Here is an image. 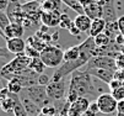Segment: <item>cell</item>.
<instances>
[{
	"instance_id": "obj_17",
	"label": "cell",
	"mask_w": 124,
	"mask_h": 116,
	"mask_svg": "<svg viewBox=\"0 0 124 116\" xmlns=\"http://www.w3.org/2000/svg\"><path fill=\"white\" fill-rule=\"evenodd\" d=\"M74 22L76 25V27L81 31V32H88L92 24V19H90L86 14H78V16L74 19Z\"/></svg>"
},
{
	"instance_id": "obj_5",
	"label": "cell",
	"mask_w": 124,
	"mask_h": 116,
	"mask_svg": "<svg viewBox=\"0 0 124 116\" xmlns=\"http://www.w3.org/2000/svg\"><path fill=\"white\" fill-rule=\"evenodd\" d=\"M95 68H103V69H113L117 71V61L113 57L109 56H97V57H92L90 61L87 62V64L85 65V68H81L84 71H90V69H95Z\"/></svg>"
},
{
	"instance_id": "obj_41",
	"label": "cell",
	"mask_w": 124,
	"mask_h": 116,
	"mask_svg": "<svg viewBox=\"0 0 124 116\" xmlns=\"http://www.w3.org/2000/svg\"><path fill=\"white\" fill-rule=\"evenodd\" d=\"M79 1L81 3V5L85 8L86 5H88V4H90V3H92L93 1V0H79Z\"/></svg>"
},
{
	"instance_id": "obj_11",
	"label": "cell",
	"mask_w": 124,
	"mask_h": 116,
	"mask_svg": "<svg viewBox=\"0 0 124 116\" xmlns=\"http://www.w3.org/2000/svg\"><path fill=\"white\" fill-rule=\"evenodd\" d=\"M102 8H103L102 19H104L107 22L118 21V16H117V11H116V0H106Z\"/></svg>"
},
{
	"instance_id": "obj_24",
	"label": "cell",
	"mask_w": 124,
	"mask_h": 116,
	"mask_svg": "<svg viewBox=\"0 0 124 116\" xmlns=\"http://www.w3.org/2000/svg\"><path fill=\"white\" fill-rule=\"evenodd\" d=\"M62 1L66 6H69L70 9L76 11L78 14H85V8L81 5V3L79 1V0H62Z\"/></svg>"
},
{
	"instance_id": "obj_3",
	"label": "cell",
	"mask_w": 124,
	"mask_h": 116,
	"mask_svg": "<svg viewBox=\"0 0 124 116\" xmlns=\"http://www.w3.org/2000/svg\"><path fill=\"white\" fill-rule=\"evenodd\" d=\"M39 57L47 68H58L64 63V51L55 45H48L41 52Z\"/></svg>"
},
{
	"instance_id": "obj_21",
	"label": "cell",
	"mask_w": 124,
	"mask_h": 116,
	"mask_svg": "<svg viewBox=\"0 0 124 116\" xmlns=\"http://www.w3.org/2000/svg\"><path fill=\"white\" fill-rule=\"evenodd\" d=\"M14 94V93H12ZM19 94H14V98H15V107H14V115L15 116H28L27 111H26V107L23 106L22 101H21V98L17 96Z\"/></svg>"
},
{
	"instance_id": "obj_15",
	"label": "cell",
	"mask_w": 124,
	"mask_h": 116,
	"mask_svg": "<svg viewBox=\"0 0 124 116\" xmlns=\"http://www.w3.org/2000/svg\"><path fill=\"white\" fill-rule=\"evenodd\" d=\"M85 14L90 19H92V20H95V19H102V16H103V8L98 3L92 1V3H90L88 5L85 6Z\"/></svg>"
},
{
	"instance_id": "obj_28",
	"label": "cell",
	"mask_w": 124,
	"mask_h": 116,
	"mask_svg": "<svg viewBox=\"0 0 124 116\" xmlns=\"http://www.w3.org/2000/svg\"><path fill=\"white\" fill-rule=\"evenodd\" d=\"M10 24H11V21L9 19L6 11H0V30L4 31Z\"/></svg>"
},
{
	"instance_id": "obj_22",
	"label": "cell",
	"mask_w": 124,
	"mask_h": 116,
	"mask_svg": "<svg viewBox=\"0 0 124 116\" xmlns=\"http://www.w3.org/2000/svg\"><path fill=\"white\" fill-rule=\"evenodd\" d=\"M27 45H30V46H32L33 48H36L37 51H39V52H42L43 49L48 46L41 37H38L37 35H34V36H31V37H28V41H27Z\"/></svg>"
},
{
	"instance_id": "obj_47",
	"label": "cell",
	"mask_w": 124,
	"mask_h": 116,
	"mask_svg": "<svg viewBox=\"0 0 124 116\" xmlns=\"http://www.w3.org/2000/svg\"><path fill=\"white\" fill-rule=\"evenodd\" d=\"M80 116H82V115H80Z\"/></svg>"
},
{
	"instance_id": "obj_2",
	"label": "cell",
	"mask_w": 124,
	"mask_h": 116,
	"mask_svg": "<svg viewBox=\"0 0 124 116\" xmlns=\"http://www.w3.org/2000/svg\"><path fill=\"white\" fill-rule=\"evenodd\" d=\"M30 63H31V58L27 57L25 53L16 54L11 62L1 67V77L6 80H10L16 75L21 74L22 72L27 71L30 68Z\"/></svg>"
},
{
	"instance_id": "obj_37",
	"label": "cell",
	"mask_w": 124,
	"mask_h": 116,
	"mask_svg": "<svg viewBox=\"0 0 124 116\" xmlns=\"http://www.w3.org/2000/svg\"><path fill=\"white\" fill-rule=\"evenodd\" d=\"M117 22H118V26H119V30H120V34L124 35V15L119 16Z\"/></svg>"
},
{
	"instance_id": "obj_6",
	"label": "cell",
	"mask_w": 124,
	"mask_h": 116,
	"mask_svg": "<svg viewBox=\"0 0 124 116\" xmlns=\"http://www.w3.org/2000/svg\"><path fill=\"white\" fill-rule=\"evenodd\" d=\"M96 101L100 107V112L104 115H111L114 111H117L118 101L111 93H102L96 99Z\"/></svg>"
},
{
	"instance_id": "obj_30",
	"label": "cell",
	"mask_w": 124,
	"mask_h": 116,
	"mask_svg": "<svg viewBox=\"0 0 124 116\" xmlns=\"http://www.w3.org/2000/svg\"><path fill=\"white\" fill-rule=\"evenodd\" d=\"M25 54H26L27 57H30L31 59H32V58L39 57V56H41V52H39V51H37L36 48H33L32 46L27 45V47H26V49H25Z\"/></svg>"
},
{
	"instance_id": "obj_38",
	"label": "cell",
	"mask_w": 124,
	"mask_h": 116,
	"mask_svg": "<svg viewBox=\"0 0 124 116\" xmlns=\"http://www.w3.org/2000/svg\"><path fill=\"white\" fill-rule=\"evenodd\" d=\"M114 78H117V79H119L120 81H123V83H124V68H120V69H118V71L116 72V75H114Z\"/></svg>"
},
{
	"instance_id": "obj_8",
	"label": "cell",
	"mask_w": 124,
	"mask_h": 116,
	"mask_svg": "<svg viewBox=\"0 0 124 116\" xmlns=\"http://www.w3.org/2000/svg\"><path fill=\"white\" fill-rule=\"evenodd\" d=\"M90 99L80 96L76 101H74L73 104H70L69 107V116H80L84 115L88 107H90Z\"/></svg>"
},
{
	"instance_id": "obj_25",
	"label": "cell",
	"mask_w": 124,
	"mask_h": 116,
	"mask_svg": "<svg viewBox=\"0 0 124 116\" xmlns=\"http://www.w3.org/2000/svg\"><path fill=\"white\" fill-rule=\"evenodd\" d=\"M14 107H15V98H14V94L10 93L9 98L1 100V109L5 112H10V111H14Z\"/></svg>"
},
{
	"instance_id": "obj_39",
	"label": "cell",
	"mask_w": 124,
	"mask_h": 116,
	"mask_svg": "<svg viewBox=\"0 0 124 116\" xmlns=\"http://www.w3.org/2000/svg\"><path fill=\"white\" fill-rule=\"evenodd\" d=\"M9 5H10V0H0V10L1 11H6Z\"/></svg>"
},
{
	"instance_id": "obj_44",
	"label": "cell",
	"mask_w": 124,
	"mask_h": 116,
	"mask_svg": "<svg viewBox=\"0 0 124 116\" xmlns=\"http://www.w3.org/2000/svg\"><path fill=\"white\" fill-rule=\"evenodd\" d=\"M116 116H124V114H122V112H117Z\"/></svg>"
},
{
	"instance_id": "obj_14",
	"label": "cell",
	"mask_w": 124,
	"mask_h": 116,
	"mask_svg": "<svg viewBox=\"0 0 124 116\" xmlns=\"http://www.w3.org/2000/svg\"><path fill=\"white\" fill-rule=\"evenodd\" d=\"M19 95L21 98V101H22L23 106L26 107V111H27L28 116H38V115H41V109H42L41 106H38L36 103H33L31 99L27 95H25L23 93H20Z\"/></svg>"
},
{
	"instance_id": "obj_46",
	"label": "cell",
	"mask_w": 124,
	"mask_h": 116,
	"mask_svg": "<svg viewBox=\"0 0 124 116\" xmlns=\"http://www.w3.org/2000/svg\"><path fill=\"white\" fill-rule=\"evenodd\" d=\"M26 1H28V0H26Z\"/></svg>"
},
{
	"instance_id": "obj_42",
	"label": "cell",
	"mask_w": 124,
	"mask_h": 116,
	"mask_svg": "<svg viewBox=\"0 0 124 116\" xmlns=\"http://www.w3.org/2000/svg\"><path fill=\"white\" fill-rule=\"evenodd\" d=\"M82 116H97V115H96V114H93V112H91L90 110H87V111H86Z\"/></svg>"
},
{
	"instance_id": "obj_10",
	"label": "cell",
	"mask_w": 124,
	"mask_h": 116,
	"mask_svg": "<svg viewBox=\"0 0 124 116\" xmlns=\"http://www.w3.org/2000/svg\"><path fill=\"white\" fill-rule=\"evenodd\" d=\"M117 71H113V69H103V68H95V69H90V71H86V72H88L91 75H93L96 79L106 83V84H109V83L114 79V75H116V72Z\"/></svg>"
},
{
	"instance_id": "obj_26",
	"label": "cell",
	"mask_w": 124,
	"mask_h": 116,
	"mask_svg": "<svg viewBox=\"0 0 124 116\" xmlns=\"http://www.w3.org/2000/svg\"><path fill=\"white\" fill-rule=\"evenodd\" d=\"M93 38H95V43H96L97 47H106L112 42V40L106 35L104 32H102V34H100L98 36H96Z\"/></svg>"
},
{
	"instance_id": "obj_4",
	"label": "cell",
	"mask_w": 124,
	"mask_h": 116,
	"mask_svg": "<svg viewBox=\"0 0 124 116\" xmlns=\"http://www.w3.org/2000/svg\"><path fill=\"white\" fill-rule=\"evenodd\" d=\"M21 93H23L25 95H27L33 103H36V104H37L38 106H41V107L48 105L49 101H50V99H49V96H48V94H47L46 87L39 85V84H36V85L25 88Z\"/></svg>"
},
{
	"instance_id": "obj_34",
	"label": "cell",
	"mask_w": 124,
	"mask_h": 116,
	"mask_svg": "<svg viewBox=\"0 0 124 116\" xmlns=\"http://www.w3.org/2000/svg\"><path fill=\"white\" fill-rule=\"evenodd\" d=\"M69 32H70V35L74 36V37H79V35L81 34V31L76 27L75 22H73V24H71V26L69 27Z\"/></svg>"
},
{
	"instance_id": "obj_29",
	"label": "cell",
	"mask_w": 124,
	"mask_h": 116,
	"mask_svg": "<svg viewBox=\"0 0 124 116\" xmlns=\"http://www.w3.org/2000/svg\"><path fill=\"white\" fill-rule=\"evenodd\" d=\"M41 114H43L44 116H54L57 114V109H55L54 105L48 104V105H46L41 109Z\"/></svg>"
},
{
	"instance_id": "obj_7",
	"label": "cell",
	"mask_w": 124,
	"mask_h": 116,
	"mask_svg": "<svg viewBox=\"0 0 124 116\" xmlns=\"http://www.w3.org/2000/svg\"><path fill=\"white\" fill-rule=\"evenodd\" d=\"M47 94L49 96L50 100L54 101H60L65 98L66 93V84H65V79H62L59 81H50L49 84L46 87Z\"/></svg>"
},
{
	"instance_id": "obj_33",
	"label": "cell",
	"mask_w": 124,
	"mask_h": 116,
	"mask_svg": "<svg viewBox=\"0 0 124 116\" xmlns=\"http://www.w3.org/2000/svg\"><path fill=\"white\" fill-rule=\"evenodd\" d=\"M122 85H124V83L123 81H120L119 79H117V78H114L109 84H108V87H109V89H111V91L112 90H114V89H117V88H119V87H122Z\"/></svg>"
},
{
	"instance_id": "obj_19",
	"label": "cell",
	"mask_w": 124,
	"mask_h": 116,
	"mask_svg": "<svg viewBox=\"0 0 124 116\" xmlns=\"http://www.w3.org/2000/svg\"><path fill=\"white\" fill-rule=\"evenodd\" d=\"M104 34L107 35L112 41H114L116 37L120 34L118 22L117 21H114V22H107V26H106V30H104Z\"/></svg>"
},
{
	"instance_id": "obj_40",
	"label": "cell",
	"mask_w": 124,
	"mask_h": 116,
	"mask_svg": "<svg viewBox=\"0 0 124 116\" xmlns=\"http://www.w3.org/2000/svg\"><path fill=\"white\" fill-rule=\"evenodd\" d=\"M117 112H122V114H124V100H122V101H118Z\"/></svg>"
},
{
	"instance_id": "obj_13",
	"label": "cell",
	"mask_w": 124,
	"mask_h": 116,
	"mask_svg": "<svg viewBox=\"0 0 124 116\" xmlns=\"http://www.w3.org/2000/svg\"><path fill=\"white\" fill-rule=\"evenodd\" d=\"M25 32V27L20 24H15L11 22L4 31H1V35L4 37V40H10V38H16V37H22Z\"/></svg>"
},
{
	"instance_id": "obj_1",
	"label": "cell",
	"mask_w": 124,
	"mask_h": 116,
	"mask_svg": "<svg viewBox=\"0 0 124 116\" xmlns=\"http://www.w3.org/2000/svg\"><path fill=\"white\" fill-rule=\"evenodd\" d=\"M96 78L93 75H91L88 72L84 71V69H79L75 71L71 74L70 78V83H69V89L68 90H73L75 93H78L80 96L91 99V98H98V88L95 85V80Z\"/></svg>"
},
{
	"instance_id": "obj_12",
	"label": "cell",
	"mask_w": 124,
	"mask_h": 116,
	"mask_svg": "<svg viewBox=\"0 0 124 116\" xmlns=\"http://www.w3.org/2000/svg\"><path fill=\"white\" fill-rule=\"evenodd\" d=\"M26 47H27V43H26V42L23 41V38H21V37L6 40V48L9 49V51H10L14 56L25 53Z\"/></svg>"
},
{
	"instance_id": "obj_36",
	"label": "cell",
	"mask_w": 124,
	"mask_h": 116,
	"mask_svg": "<svg viewBox=\"0 0 124 116\" xmlns=\"http://www.w3.org/2000/svg\"><path fill=\"white\" fill-rule=\"evenodd\" d=\"M88 110H90L91 112H93V114H98L100 112V107H98V104H97V101H91L90 103V107H88Z\"/></svg>"
},
{
	"instance_id": "obj_20",
	"label": "cell",
	"mask_w": 124,
	"mask_h": 116,
	"mask_svg": "<svg viewBox=\"0 0 124 116\" xmlns=\"http://www.w3.org/2000/svg\"><path fill=\"white\" fill-rule=\"evenodd\" d=\"M62 3V0H46L41 4V8L42 11H59Z\"/></svg>"
},
{
	"instance_id": "obj_31",
	"label": "cell",
	"mask_w": 124,
	"mask_h": 116,
	"mask_svg": "<svg viewBox=\"0 0 124 116\" xmlns=\"http://www.w3.org/2000/svg\"><path fill=\"white\" fill-rule=\"evenodd\" d=\"M111 94L116 98V100H117V101H122V100H124V85H122V87H119V88L112 90Z\"/></svg>"
},
{
	"instance_id": "obj_9",
	"label": "cell",
	"mask_w": 124,
	"mask_h": 116,
	"mask_svg": "<svg viewBox=\"0 0 124 116\" xmlns=\"http://www.w3.org/2000/svg\"><path fill=\"white\" fill-rule=\"evenodd\" d=\"M62 14L60 11H42L41 22L47 27H57L59 26Z\"/></svg>"
},
{
	"instance_id": "obj_45",
	"label": "cell",
	"mask_w": 124,
	"mask_h": 116,
	"mask_svg": "<svg viewBox=\"0 0 124 116\" xmlns=\"http://www.w3.org/2000/svg\"><path fill=\"white\" fill-rule=\"evenodd\" d=\"M37 1H38V3H41V4H42V3H43V1H46V0H37Z\"/></svg>"
},
{
	"instance_id": "obj_27",
	"label": "cell",
	"mask_w": 124,
	"mask_h": 116,
	"mask_svg": "<svg viewBox=\"0 0 124 116\" xmlns=\"http://www.w3.org/2000/svg\"><path fill=\"white\" fill-rule=\"evenodd\" d=\"M74 22V20H71V18L68 15V14H65V12H63L62 14V16H60V22H59V27L60 28H65V30H69V27L71 26V24Z\"/></svg>"
},
{
	"instance_id": "obj_16",
	"label": "cell",
	"mask_w": 124,
	"mask_h": 116,
	"mask_svg": "<svg viewBox=\"0 0 124 116\" xmlns=\"http://www.w3.org/2000/svg\"><path fill=\"white\" fill-rule=\"evenodd\" d=\"M106 26H107V21H106L104 19H95V20H92L91 27H90V30H88L87 35L91 36V37H96L100 34L104 32Z\"/></svg>"
},
{
	"instance_id": "obj_23",
	"label": "cell",
	"mask_w": 124,
	"mask_h": 116,
	"mask_svg": "<svg viewBox=\"0 0 124 116\" xmlns=\"http://www.w3.org/2000/svg\"><path fill=\"white\" fill-rule=\"evenodd\" d=\"M8 89L10 90V93L20 94L25 88H23V85H22V83L20 81V79L17 78V77H15V78H12V79L9 80V83H8Z\"/></svg>"
},
{
	"instance_id": "obj_35",
	"label": "cell",
	"mask_w": 124,
	"mask_h": 116,
	"mask_svg": "<svg viewBox=\"0 0 124 116\" xmlns=\"http://www.w3.org/2000/svg\"><path fill=\"white\" fill-rule=\"evenodd\" d=\"M116 61H117V67H118V69L124 68V52H120V53L116 57Z\"/></svg>"
},
{
	"instance_id": "obj_32",
	"label": "cell",
	"mask_w": 124,
	"mask_h": 116,
	"mask_svg": "<svg viewBox=\"0 0 124 116\" xmlns=\"http://www.w3.org/2000/svg\"><path fill=\"white\" fill-rule=\"evenodd\" d=\"M52 81V78H49L47 74H39L38 75V84L39 85H43V87H47L49 83Z\"/></svg>"
},
{
	"instance_id": "obj_43",
	"label": "cell",
	"mask_w": 124,
	"mask_h": 116,
	"mask_svg": "<svg viewBox=\"0 0 124 116\" xmlns=\"http://www.w3.org/2000/svg\"><path fill=\"white\" fill-rule=\"evenodd\" d=\"M93 1H96V3H98L100 5H103V3L106 1V0H93Z\"/></svg>"
},
{
	"instance_id": "obj_18",
	"label": "cell",
	"mask_w": 124,
	"mask_h": 116,
	"mask_svg": "<svg viewBox=\"0 0 124 116\" xmlns=\"http://www.w3.org/2000/svg\"><path fill=\"white\" fill-rule=\"evenodd\" d=\"M47 68V65L43 63V61L41 59V57H36V58H32L31 63H30V69L33 71L34 73L37 74H43L44 71Z\"/></svg>"
}]
</instances>
